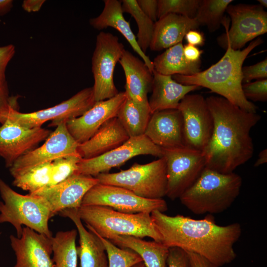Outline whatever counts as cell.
Returning a JSON list of instances; mask_svg holds the SVG:
<instances>
[{
    "label": "cell",
    "mask_w": 267,
    "mask_h": 267,
    "mask_svg": "<svg viewBox=\"0 0 267 267\" xmlns=\"http://www.w3.org/2000/svg\"><path fill=\"white\" fill-rule=\"evenodd\" d=\"M150 215L161 242L169 248L197 254L219 267L231 263L236 257L233 246L242 233L238 222L219 225L211 214L200 220L180 215L170 216L158 210Z\"/></svg>",
    "instance_id": "cell-1"
},
{
    "label": "cell",
    "mask_w": 267,
    "mask_h": 267,
    "mask_svg": "<svg viewBox=\"0 0 267 267\" xmlns=\"http://www.w3.org/2000/svg\"><path fill=\"white\" fill-rule=\"evenodd\" d=\"M206 100L214 121L211 137L203 151L206 167L222 174L233 173L252 157L250 131L261 116L221 96H210Z\"/></svg>",
    "instance_id": "cell-2"
},
{
    "label": "cell",
    "mask_w": 267,
    "mask_h": 267,
    "mask_svg": "<svg viewBox=\"0 0 267 267\" xmlns=\"http://www.w3.org/2000/svg\"><path fill=\"white\" fill-rule=\"evenodd\" d=\"M263 42L261 38H258L242 50H234L227 45L223 56L208 69L194 75H175L172 78L183 85L207 88L241 109L257 113L258 107L248 100L243 93L242 68L249 54Z\"/></svg>",
    "instance_id": "cell-3"
},
{
    "label": "cell",
    "mask_w": 267,
    "mask_h": 267,
    "mask_svg": "<svg viewBox=\"0 0 267 267\" xmlns=\"http://www.w3.org/2000/svg\"><path fill=\"white\" fill-rule=\"evenodd\" d=\"M242 184V178L234 172L222 174L205 167L179 199L194 214H220L233 203Z\"/></svg>",
    "instance_id": "cell-4"
},
{
    "label": "cell",
    "mask_w": 267,
    "mask_h": 267,
    "mask_svg": "<svg viewBox=\"0 0 267 267\" xmlns=\"http://www.w3.org/2000/svg\"><path fill=\"white\" fill-rule=\"evenodd\" d=\"M78 211L87 229L103 238L109 240L119 235L149 237L161 242V236L150 213H126L98 205H81Z\"/></svg>",
    "instance_id": "cell-5"
},
{
    "label": "cell",
    "mask_w": 267,
    "mask_h": 267,
    "mask_svg": "<svg viewBox=\"0 0 267 267\" xmlns=\"http://www.w3.org/2000/svg\"><path fill=\"white\" fill-rule=\"evenodd\" d=\"M0 223L9 222L21 237L23 225L52 238L48 221L53 216L47 202L41 196L29 193L20 194L0 178Z\"/></svg>",
    "instance_id": "cell-6"
},
{
    "label": "cell",
    "mask_w": 267,
    "mask_h": 267,
    "mask_svg": "<svg viewBox=\"0 0 267 267\" xmlns=\"http://www.w3.org/2000/svg\"><path fill=\"white\" fill-rule=\"evenodd\" d=\"M96 178L100 183L126 188L144 198L162 199L166 196L167 175L163 157L147 164L134 163L119 172L101 173Z\"/></svg>",
    "instance_id": "cell-7"
},
{
    "label": "cell",
    "mask_w": 267,
    "mask_h": 267,
    "mask_svg": "<svg viewBox=\"0 0 267 267\" xmlns=\"http://www.w3.org/2000/svg\"><path fill=\"white\" fill-rule=\"evenodd\" d=\"M226 11L231 19L224 18L222 24L225 33L217 38L219 45L225 49L229 45L234 50H241L249 42L267 32V12L260 4H229Z\"/></svg>",
    "instance_id": "cell-8"
},
{
    "label": "cell",
    "mask_w": 267,
    "mask_h": 267,
    "mask_svg": "<svg viewBox=\"0 0 267 267\" xmlns=\"http://www.w3.org/2000/svg\"><path fill=\"white\" fill-rule=\"evenodd\" d=\"M125 50L116 36L102 31L97 35L91 60L95 102L112 98L119 93L114 82V73Z\"/></svg>",
    "instance_id": "cell-9"
},
{
    "label": "cell",
    "mask_w": 267,
    "mask_h": 267,
    "mask_svg": "<svg viewBox=\"0 0 267 267\" xmlns=\"http://www.w3.org/2000/svg\"><path fill=\"white\" fill-rule=\"evenodd\" d=\"M166 163V196L179 198L199 177L206 167L203 152L183 147L163 149Z\"/></svg>",
    "instance_id": "cell-10"
},
{
    "label": "cell",
    "mask_w": 267,
    "mask_h": 267,
    "mask_svg": "<svg viewBox=\"0 0 267 267\" xmlns=\"http://www.w3.org/2000/svg\"><path fill=\"white\" fill-rule=\"evenodd\" d=\"M92 87L85 88L61 103L53 107L30 113H21L13 109L7 119L27 128H40L51 121L50 127L78 117L95 103Z\"/></svg>",
    "instance_id": "cell-11"
},
{
    "label": "cell",
    "mask_w": 267,
    "mask_h": 267,
    "mask_svg": "<svg viewBox=\"0 0 267 267\" xmlns=\"http://www.w3.org/2000/svg\"><path fill=\"white\" fill-rule=\"evenodd\" d=\"M82 205L106 206L120 212L130 214H150L155 210L164 213L168 210L167 204L163 198L146 199L126 188L100 183L87 192L83 199Z\"/></svg>",
    "instance_id": "cell-12"
},
{
    "label": "cell",
    "mask_w": 267,
    "mask_h": 267,
    "mask_svg": "<svg viewBox=\"0 0 267 267\" xmlns=\"http://www.w3.org/2000/svg\"><path fill=\"white\" fill-rule=\"evenodd\" d=\"M178 109L183 119L184 147L203 152L214 128L213 118L206 98L199 94H187Z\"/></svg>",
    "instance_id": "cell-13"
},
{
    "label": "cell",
    "mask_w": 267,
    "mask_h": 267,
    "mask_svg": "<svg viewBox=\"0 0 267 267\" xmlns=\"http://www.w3.org/2000/svg\"><path fill=\"white\" fill-rule=\"evenodd\" d=\"M140 155H151L159 158L163 157V150L144 134L130 137L122 145L101 155L88 159H82L75 173L96 177Z\"/></svg>",
    "instance_id": "cell-14"
},
{
    "label": "cell",
    "mask_w": 267,
    "mask_h": 267,
    "mask_svg": "<svg viewBox=\"0 0 267 267\" xmlns=\"http://www.w3.org/2000/svg\"><path fill=\"white\" fill-rule=\"evenodd\" d=\"M66 124L64 121L58 125L42 146L28 152L12 164L9 171L13 178L39 165L68 156L79 155V144L69 133Z\"/></svg>",
    "instance_id": "cell-15"
},
{
    "label": "cell",
    "mask_w": 267,
    "mask_h": 267,
    "mask_svg": "<svg viewBox=\"0 0 267 267\" xmlns=\"http://www.w3.org/2000/svg\"><path fill=\"white\" fill-rule=\"evenodd\" d=\"M98 183L96 177L75 173L55 185L29 193L45 199L54 216L65 209H79L85 194Z\"/></svg>",
    "instance_id": "cell-16"
},
{
    "label": "cell",
    "mask_w": 267,
    "mask_h": 267,
    "mask_svg": "<svg viewBox=\"0 0 267 267\" xmlns=\"http://www.w3.org/2000/svg\"><path fill=\"white\" fill-rule=\"evenodd\" d=\"M51 131L43 128H27L7 119L0 127V156L10 168L20 157L45 140Z\"/></svg>",
    "instance_id": "cell-17"
},
{
    "label": "cell",
    "mask_w": 267,
    "mask_h": 267,
    "mask_svg": "<svg viewBox=\"0 0 267 267\" xmlns=\"http://www.w3.org/2000/svg\"><path fill=\"white\" fill-rule=\"evenodd\" d=\"M126 98L125 92L122 91L112 98L95 102L83 115L66 122L69 133L79 144L86 142L105 123L117 117Z\"/></svg>",
    "instance_id": "cell-18"
},
{
    "label": "cell",
    "mask_w": 267,
    "mask_h": 267,
    "mask_svg": "<svg viewBox=\"0 0 267 267\" xmlns=\"http://www.w3.org/2000/svg\"><path fill=\"white\" fill-rule=\"evenodd\" d=\"M52 238L23 227L20 237L11 235V246L16 256L13 267H54Z\"/></svg>",
    "instance_id": "cell-19"
},
{
    "label": "cell",
    "mask_w": 267,
    "mask_h": 267,
    "mask_svg": "<svg viewBox=\"0 0 267 267\" xmlns=\"http://www.w3.org/2000/svg\"><path fill=\"white\" fill-rule=\"evenodd\" d=\"M144 135L162 149L184 147L183 119L178 109L154 112Z\"/></svg>",
    "instance_id": "cell-20"
},
{
    "label": "cell",
    "mask_w": 267,
    "mask_h": 267,
    "mask_svg": "<svg viewBox=\"0 0 267 267\" xmlns=\"http://www.w3.org/2000/svg\"><path fill=\"white\" fill-rule=\"evenodd\" d=\"M78 209H67L59 213L69 218L75 224L79 235V244L77 247L80 267H108V258L106 248L94 232L87 229L82 223Z\"/></svg>",
    "instance_id": "cell-21"
},
{
    "label": "cell",
    "mask_w": 267,
    "mask_h": 267,
    "mask_svg": "<svg viewBox=\"0 0 267 267\" xmlns=\"http://www.w3.org/2000/svg\"><path fill=\"white\" fill-rule=\"evenodd\" d=\"M119 62L125 76L127 97L137 104L149 105L147 94L152 89L153 73L142 60L126 49Z\"/></svg>",
    "instance_id": "cell-22"
},
{
    "label": "cell",
    "mask_w": 267,
    "mask_h": 267,
    "mask_svg": "<svg viewBox=\"0 0 267 267\" xmlns=\"http://www.w3.org/2000/svg\"><path fill=\"white\" fill-rule=\"evenodd\" d=\"M196 19L170 13L154 23L149 46L152 51H161L181 43L187 32L200 26Z\"/></svg>",
    "instance_id": "cell-23"
},
{
    "label": "cell",
    "mask_w": 267,
    "mask_h": 267,
    "mask_svg": "<svg viewBox=\"0 0 267 267\" xmlns=\"http://www.w3.org/2000/svg\"><path fill=\"white\" fill-rule=\"evenodd\" d=\"M129 138L116 117L105 123L89 139L80 144L78 152L82 159L95 158L118 147Z\"/></svg>",
    "instance_id": "cell-24"
},
{
    "label": "cell",
    "mask_w": 267,
    "mask_h": 267,
    "mask_svg": "<svg viewBox=\"0 0 267 267\" xmlns=\"http://www.w3.org/2000/svg\"><path fill=\"white\" fill-rule=\"evenodd\" d=\"M104 3L102 12L97 17L89 20L90 25L97 30L110 27L119 31L153 73V62L138 46L136 37L132 30L130 23L124 16L121 2L117 0H105Z\"/></svg>",
    "instance_id": "cell-25"
},
{
    "label": "cell",
    "mask_w": 267,
    "mask_h": 267,
    "mask_svg": "<svg viewBox=\"0 0 267 267\" xmlns=\"http://www.w3.org/2000/svg\"><path fill=\"white\" fill-rule=\"evenodd\" d=\"M153 76L152 94L148 100L151 114L158 111L178 109L180 101L186 95L200 88L180 84L172 76L162 75L154 70Z\"/></svg>",
    "instance_id": "cell-26"
},
{
    "label": "cell",
    "mask_w": 267,
    "mask_h": 267,
    "mask_svg": "<svg viewBox=\"0 0 267 267\" xmlns=\"http://www.w3.org/2000/svg\"><path fill=\"white\" fill-rule=\"evenodd\" d=\"M109 241L120 248L130 249L137 253L146 267H167L169 248L162 242L147 241L126 235L116 236Z\"/></svg>",
    "instance_id": "cell-27"
},
{
    "label": "cell",
    "mask_w": 267,
    "mask_h": 267,
    "mask_svg": "<svg viewBox=\"0 0 267 267\" xmlns=\"http://www.w3.org/2000/svg\"><path fill=\"white\" fill-rule=\"evenodd\" d=\"M152 62L154 70L164 75L189 76L201 71V60L190 62L186 59L182 42L167 48Z\"/></svg>",
    "instance_id": "cell-28"
},
{
    "label": "cell",
    "mask_w": 267,
    "mask_h": 267,
    "mask_svg": "<svg viewBox=\"0 0 267 267\" xmlns=\"http://www.w3.org/2000/svg\"><path fill=\"white\" fill-rule=\"evenodd\" d=\"M151 115L149 105L137 104L127 97L117 117L132 137L144 134Z\"/></svg>",
    "instance_id": "cell-29"
},
{
    "label": "cell",
    "mask_w": 267,
    "mask_h": 267,
    "mask_svg": "<svg viewBox=\"0 0 267 267\" xmlns=\"http://www.w3.org/2000/svg\"><path fill=\"white\" fill-rule=\"evenodd\" d=\"M77 230L73 229L58 231L52 237L54 267H77Z\"/></svg>",
    "instance_id": "cell-30"
},
{
    "label": "cell",
    "mask_w": 267,
    "mask_h": 267,
    "mask_svg": "<svg viewBox=\"0 0 267 267\" xmlns=\"http://www.w3.org/2000/svg\"><path fill=\"white\" fill-rule=\"evenodd\" d=\"M52 162L36 166L14 178L13 184L29 193L53 185Z\"/></svg>",
    "instance_id": "cell-31"
},
{
    "label": "cell",
    "mask_w": 267,
    "mask_h": 267,
    "mask_svg": "<svg viewBox=\"0 0 267 267\" xmlns=\"http://www.w3.org/2000/svg\"><path fill=\"white\" fill-rule=\"evenodd\" d=\"M121 4L123 13L126 12L131 14L137 24V43L141 50L146 54L152 38L155 22L142 11L136 0H123Z\"/></svg>",
    "instance_id": "cell-32"
},
{
    "label": "cell",
    "mask_w": 267,
    "mask_h": 267,
    "mask_svg": "<svg viewBox=\"0 0 267 267\" xmlns=\"http://www.w3.org/2000/svg\"><path fill=\"white\" fill-rule=\"evenodd\" d=\"M232 0H201L195 17L200 25H205L211 32L218 30L222 23L224 13Z\"/></svg>",
    "instance_id": "cell-33"
},
{
    "label": "cell",
    "mask_w": 267,
    "mask_h": 267,
    "mask_svg": "<svg viewBox=\"0 0 267 267\" xmlns=\"http://www.w3.org/2000/svg\"><path fill=\"white\" fill-rule=\"evenodd\" d=\"M90 231L99 237L106 248L108 258V267H130L135 263L142 261L141 258L134 251L120 248L109 240Z\"/></svg>",
    "instance_id": "cell-34"
},
{
    "label": "cell",
    "mask_w": 267,
    "mask_h": 267,
    "mask_svg": "<svg viewBox=\"0 0 267 267\" xmlns=\"http://www.w3.org/2000/svg\"><path fill=\"white\" fill-rule=\"evenodd\" d=\"M201 0H158V19L170 13L195 18Z\"/></svg>",
    "instance_id": "cell-35"
},
{
    "label": "cell",
    "mask_w": 267,
    "mask_h": 267,
    "mask_svg": "<svg viewBox=\"0 0 267 267\" xmlns=\"http://www.w3.org/2000/svg\"><path fill=\"white\" fill-rule=\"evenodd\" d=\"M82 159L79 155H77L60 158L53 161V185L63 181L75 174Z\"/></svg>",
    "instance_id": "cell-36"
},
{
    "label": "cell",
    "mask_w": 267,
    "mask_h": 267,
    "mask_svg": "<svg viewBox=\"0 0 267 267\" xmlns=\"http://www.w3.org/2000/svg\"><path fill=\"white\" fill-rule=\"evenodd\" d=\"M243 94L248 100L266 102L267 100V79L257 80L242 85Z\"/></svg>",
    "instance_id": "cell-37"
},
{
    "label": "cell",
    "mask_w": 267,
    "mask_h": 267,
    "mask_svg": "<svg viewBox=\"0 0 267 267\" xmlns=\"http://www.w3.org/2000/svg\"><path fill=\"white\" fill-rule=\"evenodd\" d=\"M16 107V100L9 95L6 79H0V123H4L11 111Z\"/></svg>",
    "instance_id": "cell-38"
},
{
    "label": "cell",
    "mask_w": 267,
    "mask_h": 267,
    "mask_svg": "<svg viewBox=\"0 0 267 267\" xmlns=\"http://www.w3.org/2000/svg\"><path fill=\"white\" fill-rule=\"evenodd\" d=\"M242 83L251 82L254 79L257 80L267 78V59L252 65L242 68Z\"/></svg>",
    "instance_id": "cell-39"
},
{
    "label": "cell",
    "mask_w": 267,
    "mask_h": 267,
    "mask_svg": "<svg viewBox=\"0 0 267 267\" xmlns=\"http://www.w3.org/2000/svg\"><path fill=\"white\" fill-rule=\"evenodd\" d=\"M167 267H191L187 252L178 247L169 248Z\"/></svg>",
    "instance_id": "cell-40"
},
{
    "label": "cell",
    "mask_w": 267,
    "mask_h": 267,
    "mask_svg": "<svg viewBox=\"0 0 267 267\" xmlns=\"http://www.w3.org/2000/svg\"><path fill=\"white\" fill-rule=\"evenodd\" d=\"M15 46L8 44L0 46V79H6V67L15 54Z\"/></svg>",
    "instance_id": "cell-41"
},
{
    "label": "cell",
    "mask_w": 267,
    "mask_h": 267,
    "mask_svg": "<svg viewBox=\"0 0 267 267\" xmlns=\"http://www.w3.org/2000/svg\"><path fill=\"white\" fill-rule=\"evenodd\" d=\"M142 11L154 22L158 19V0H136Z\"/></svg>",
    "instance_id": "cell-42"
},
{
    "label": "cell",
    "mask_w": 267,
    "mask_h": 267,
    "mask_svg": "<svg viewBox=\"0 0 267 267\" xmlns=\"http://www.w3.org/2000/svg\"><path fill=\"white\" fill-rule=\"evenodd\" d=\"M187 252L191 267H219L199 255L190 252Z\"/></svg>",
    "instance_id": "cell-43"
},
{
    "label": "cell",
    "mask_w": 267,
    "mask_h": 267,
    "mask_svg": "<svg viewBox=\"0 0 267 267\" xmlns=\"http://www.w3.org/2000/svg\"><path fill=\"white\" fill-rule=\"evenodd\" d=\"M203 51L195 46L186 44L183 45V54L186 59L190 62L200 61Z\"/></svg>",
    "instance_id": "cell-44"
},
{
    "label": "cell",
    "mask_w": 267,
    "mask_h": 267,
    "mask_svg": "<svg viewBox=\"0 0 267 267\" xmlns=\"http://www.w3.org/2000/svg\"><path fill=\"white\" fill-rule=\"evenodd\" d=\"M184 38L187 44L195 46H202L205 42L203 34L196 29L187 32Z\"/></svg>",
    "instance_id": "cell-45"
},
{
    "label": "cell",
    "mask_w": 267,
    "mask_h": 267,
    "mask_svg": "<svg viewBox=\"0 0 267 267\" xmlns=\"http://www.w3.org/2000/svg\"><path fill=\"white\" fill-rule=\"evenodd\" d=\"M44 2V0H25L23 1L22 7L28 12H37L40 10Z\"/></svg>",
    "instance_id": "cell-46"
},
{
    "label": "cell",
    "mask_w": 267,
    "mask_h": 267,
    "mask_svg": "<svg viewBox=\"0 0 267 267\" xmlns=\"http://www.w3.org/2000/svg\"><path fill=\"white\" fill-rule=\"evenodd\" d=\"M11 0H0V15L8 12L12 7Z\"/></svg>",
    "instance_id": "cell-47"
},
{
    "label": "cell",
    "mask_w": 267,
    "mask_h": 267,
    "mask_svg": "<svg viewBox=\"0 0 267 267\" xmlns=\"http://www.w3.org/2000/svg\"><path fill=\"white\" fill-rule=\"evenodd\" d=\"M267 162V149L262 150L258 155V158L254 164V167H257Z\"/></svg>",
    "instance_id": "cell-48"
},
{
    "label": "cell",
    "mask_w": 267,
    "mask_h": 267,
    "mask_svg": "<svg viewBox=\"0 0 267 267\" xmlns=\"http://www.w3.org/2000/svg\"><path fill=\"white\" fill-rule=\"evenodd\" d=\"M130 267H146V266L143 261H141L134 264Z\"/></svg>",
    "instance_id": "cell-49"
},
{
    "label": "cell",
    "mask_w": 267,
    "mask_h": 267,
    "mask_svg": "<svg viewBox=\"0 0 267 267\" xmlns=\"http://www.w3.org/2000/svg\"><path fill=\"white\" fill-rule=\"evenodd\" d=\"M258 1L259 3V4L263 6V7H267V0H258Z\"/></svg>",
    "instance_id": "cell-50"
}]
</instances>
